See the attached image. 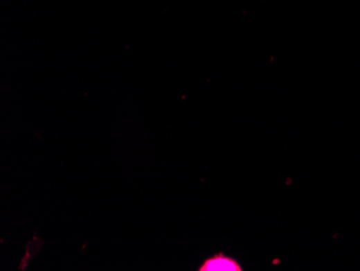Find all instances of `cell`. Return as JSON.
<instances>
[{
  "mask_svg": "<svg viewBox=\"0 0 360 271\" xmlns=\"http://www.w3.org/2000/svg\"><path fill=\"white\" fill-rule=\"evenodd\" d=\"M243 267L237 259L228 256L224 252L207 257L203 261L197 271H242Z\"/></svg>",
  "mask_w": 360,
  "mask_h": 271,
  "instance_id": "obj_1",
  "label": "cell"
}]
</instances>
